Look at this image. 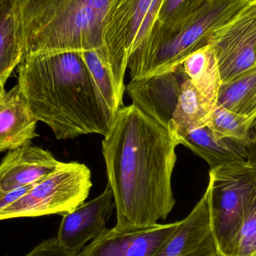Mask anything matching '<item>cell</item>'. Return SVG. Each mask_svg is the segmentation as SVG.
I'll return each mask as SVG.
<instances>
[{
	"instance_id": "6da1fadb",
	"label": "cell",
	"mask_w": 256,
	"mask_h": 256,
	"mask_svg": "<svg viewBox=\"0 0 256 256\" xmlns=\"http://www.w3.org/2000/svg\"><path fill=\"white\" fill-rule=\"evenodd\" d=\"M178 146L167 128L136 105L118 110L102 142L116 231H137L166 219L176 204L172 176Z\"/></svg>"
},
{
	"instance_id": "7a4b0ae2",
	"label": "cell",
	"mask_w": 256,
	"mask_h": 256,
	"mask_svg": "<svg viewBox=\"0 0 256 256\" xmlns=\"http://www.w3.org/2000/svg\"><path fill=\"white\" fill-rule=\"evenodd\" d=\"M18 73V84L33 115L52 130L57 140L108 135L114 120L79 52L26 56Z\"/></svg>"
},
{
	"instance_id": "3957f363",
	"label": "cell",
	"mask_w": 256,
	"mask_h": 256,
	"mask_svg": "<svg viewBox=\"0 0 256 256\" xmlns=\"http://www.w3.org/2000/svg\"><path fill=\"white\" fill-rule=\"evenodd\" d=\"M112 2L18 0L24 57L38 52H100Z\"/></svg>"
},
{
	"instance_id": "277c9868",
	"label": "cell",
	"mask_w": 256,
	"mask_h": 256,
	"mask_svg": "<svg viewBox=\"0 0 256 256\" xmlns=\"http://www.w3.org/2000/svg\"><path fill=\"white\" fill-rule=\"evenodd\" d=\"M165 0H114L103 32L100 54L124 92V76H142L152 60L162 28L159 16Z\"/></svg>"
},
{
	"instance_id": "5b68a950",
	"label": "cell",
	"mask_w": 256,
	"mask_h": 256,
	"mask_svg": "<svg viewBox=\"0 0 256 256\" xmlns=\"http://www.w3.org/2000/svg\"><path fill=\"white\" fill-rule=\"evenodd\" d=\"M210 226L221 256H232L244 218L256 196V165L251 160L209 172Z\"/></svg>"
},
{
	"instance_id": "8992f818",
	"label": "cell",
	"mask_w": 256,
	"mask_h": 256,
	"mask_svg": "<svg viewBox=\"0 0 256 256\" xmlns=\"http://www.w3.org/2000/svg\"><path fill=\"white\" fill-rule=\"evenodd\" d=\"M250 1L206 0L190 18L161 34L154 54L142 78L182 66L190 56L208 46L210 36Z\"/></svg>"
},
{
	"instance_id": "52a82bcc",
	"label": "cell",
	"mask_w": 256,
	"mask_h": 256,
	"mask_svg": "<svg viewBox=\"0 0 256 256\" xmlns=\"http://www.w3.org/2000/svg\"><path fill=\"white\" fill-rule=\"evenodd\" d=\"M92 186V173L87 166L64 162L62 168L36 184L25 195L2 208L0 221L66 214L85 202Z\"/></svg>"
},
{
	"instance_id": "ba28073f",
	"label": "cell",
	"mask_w": 256,
	"mask_h": 256,
	"mask_svg": "<svg viewBox=\"0 0 256 256\" xmlns=\"http://www.w3.org/2000/svg\"><path fill=\"white\" fill-rule=\"evenodd\" d=\"M222 84L256 66V0H251L210 36Z\"/></svg>"
},
{
	"instance_id": "9c48e42d",
	"label": "cell",
	"mask_w": 256,
	"mask_h": 256,
	"mask_svg": "<svg viewBox=\"0 0 256 256\" xmlns=\"http://www.w3.org/2000/svg\"><path fill=\"white\" fill-rule=\"evenodd\" d=\"M188 78L182 64L159 74L130 80L127 91L132 104L168 128Z\"/></svg>"
},
{
	"instance_id": "30bf717a",
	"label": "cell",
	"mask_w": 256,
	"mask_h": 256,
	"mask_svg": "<svg viewBox=\"0 0 256 256\" xmlns=\"http://www.w3.org/2000/svg\"><path fill=\"white\" fill-rule=\"evenodd\" d=\"M114 208V192L108 184L99 196L63 215L56 238L69 252L78 256L87 242L106 230Z\"/></svg>"
},
{
	"instance_id": "8fae6325",
	"label": "cell",
	"mask_w": 256,
	"mask_h": 256,
	"mask_svg": "<svg viewBox=\"0 0 256 256\" xmlns=\"http://www.w3.org/2000/svg\"><path fill=\"white\" fill-rule=\"evenodd\" d=\"M178 225L156 224L128 232L106 228L78 256H155Z\"/></svg>"
},
{
	"instance_id": "7c38bea8",
	"label": "cell",
	"mask_w": 256,
	"mask_h": 256,
	"mask_svg": "<svg viewBox=\"0 0 256 256\" xmlns=\"http://www.w3.org/2000/svg\"><path fill=\"white\" fill-rule=\"evenodd\" d=\"M155 256H221L210 226L208 188Z\"/></svg>"
},
{
	"instance_id": "4fadbf2b",
	"label": "cell",
	"mask_w": 256,
	"mask_h": 256,
	"mask_svg": "<svg viewBox=\"0 0 256 256\" xmlns=\"http://www.w3.org/2000/svg\"><path fill=\"white\" fill-rule=\"evenodd\" d=\"M64 164L37 146L8 150L0 162V198L14 190L38 183Z\"/></svg>"
},
{
	"instance_id": "5bb4252c",
	"label": "cell",
	"mask_w": 256,
	"mask_h": 256,
	"mask_svg": "<svg viewBox=\"0 0 256 256\" xmlns=\"http://www.w3.org/2000/svg\"><path fill=\"white\" fill-rule=\"evenodd\" d=\"M38 122L18 84L0 91V153L30 144Z\"/></svg>"
},
{
	"instance_id": "9a60e30c",
	"label": "cell",
	"mask_w": 256,
	"mask_h": 256,
	"mask_svg": "<svg viewBox=\"0 0 256 256\" xmlns=\"http://www.w3.org/2000/svg\"><path fill=\"white\" fill-rule=\"evenodd\" d=\"M180 144L204 159L210 170L250 160L246 143L220 136L207 126L190 131L180 140Z\"/></svg>"
},
{
	"instance_id": "2e32d148",
	"label": "cell",
	"mask_w": 256,
	"mask_h": 256,
	"mask_svg": "<svg viewBox=\"0 0 256 256\" xmlns=\"http://www.w3.org/2000/svg\"><path fill=\"white\" fill-rule=\"evenodd\" d=\"M24 58L18 0H0V80L4 85Z\"/></svg>"
},
{
	"instance_id": "e0dca14e",
	"label": "cell",
	"mask_w": 256,
	"mask_h": 256,
	"mask_svg": "<svg viewBox=\"0 0 256 256\" xmlns=\"http://www.w3.org/2000/svg\"><path fill=\"white\" fill-rule=\"evenodd\" d=\"M213 109L188 78L167 128L178 144L190 131L207 126Z\"/></svg>"
},
{
	"instance_id": "ac0fdd59",
	"label": "cell",
	"mask_w": 256,
	"mask_h": 256,
	"mask_svg": "<svg viewBox=\"0 0 256 256\" xmlns=\"http://www.w3.org/2000/svg\"><path fill=\"white\" fill-rule=\"evenodd\" d=\"M182 66L194 86L214 108L222 80L213 49L208 45L196 51L184 62Z\"/></svg>"
},
{
	"instance_id": "d6986e66",
	"label": "cell",
	"mask_w": 256,
	"mask_h": 256,
	"mask_svg": "<svg viewBox=\"0 0 256 256\" xmlns=\"http://www.w3.org/2000/svg\"><path fill=\"white\" fill-rule=\"evenodd\" d=\"M216 105L255 120L256 66L232 80L222 84Z\"/></svg>"
},
{
	"instance_id": "ffe728a7",
	"label": "cell",
	"mask_w": 256,
	"mask_h": 256,
	"mask_svg": "<svg viewBox=\"0 0 256 256\" xmlns=\"http://www.w3.org/2000/svg\"><path fill=\"white\" fill-rule=\"evenodd\" d=\"M79 52L90 70L96 90L105 108L114 120L118 110L124 106V92L117 85L106 62L102 58L98 51Z\"/></svg>"
},
{
	"instance_id": "44dd1931",
	"label": "cell",
	"mask_w": 256,
	"mask_h": 256,
	"mask_svg": "<svg viewBox=\"0 0 256 256\" xmlns=\"http://www.w3.org/2000/svg\"><path fill=\"white\" fill-rule=\"evenodd\" d=\"M254 122L252 118L216 105L210 114L207 126L220 136L238 140L249 146L252 142Z\"/></svg>"
},
{
	"instance_id": "7402d4cb",
	"label": "cell",
	"mask_w": 256,
	"mask_h": 256,
	"mask_svg": "<svg viewBox=\"0 0 256 256\" xmlns=\"http://www.w3.org/2000/svg\"><path fill=\"white\" fill-rule=\"evenodd\" d=\"M204 1L206 0H165L159 16L162 32L170 31L184 22L202 6Z\"/></svg>"
},
{
	"instance_id": "603a6c76",
	"label": "cell",
	"mask_w": 256,
	"mask_h": 256,
	"mask_svg": "<svg viewBox=\"0 0 256 256\" xmlns=\"http://www.w3.org/2000/svg\"><path fill=\"white\" fill-rule=\"evenodd\" d=\"M232 256H256V196L239 228Z\"/></svg>"
},
{
	"instance_id": "cb8c5ba5",
	"label": "cell",
	"mask_w": 256,
	"mask_h": 256,
	"mask_svg": "<svg viewBox=\"0 0 256 256\" xmlns=\"http://www.w3.org/2000/svg\"><path fill=\"white\" fill-rule=\"evenodd\" d=\"M25 256H78L69 252L56 238L48 239L39 244Z\"/></svg>"
},
{
	"instance_id": "d4e9b609",
	"label": "cell",
	"mask_w": 256,
	"mask_h": 256,
	"mask_svg": "<svg viewBox=\"0 0 256 256\" xmlns=\"http://www.w3.org/2000/svg\"><path fill=\"white\" fill-rule=\"evenodd\" d=\"M252 142L248 146V153L250 155V159L255 162L256 165V134L252 135Z\"/></svg>"
},
{
	"instance_id": "484cf974",
	"label": "cell",
	"mask_w": 256,
	"mask_h": 256,
	"mask_svg": "<svg viewBox=\"0 0 256 256\" xmlns=\"http://www.w3.org/2000/svg\"><path fill=\"white\" fill-rule=\"evenodd\" d=\"M254 134H256V118L254 120L252 127V135H254Z\"/></svg>"
},
{
	"instance_id": "4316f807",
	"label": "cell",
	"mask_w": 256,
	"mask_h": 256,
	"mask_svg": "<svg viewBox=\"0 0 256 256\" xmlns=\"http://www.w3.org/2000/svg\"><path fill=\"white\" fill-rule=\"evenodd\" d=\"M4 88V85L2 84L1 80H0V91H1L2 88Z\"/></svg>"
}]
</instances>
